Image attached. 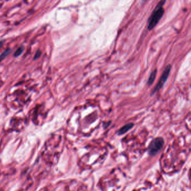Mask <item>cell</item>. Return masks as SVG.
<instances>
[{
	"instance_id": "1",
	"label": "cell",
	"mask_w": 191,
	"mask_h": 191,
	"mask_svg": "<svg viewBox=\"0 0 191 191\" xmlns=\"http://www.w3.org/2000/svg\"><path fill=\"white\" fill-rule=\"evenodd\" d=\"M165 0H161L156 8H155L148 20V28L149 30H151L156 26L163 17L164 14V9L163 8Z\"/></svg>"
},
{
	"instance_id": "7",
	"label": "cell",
	"mask_w": 191,
	"mask_h": 191,
	"mask_svg": "<svg viewBox=\"0 0 191 191\" xmlns=\"http://www.w3.org/2000/svg\"><path fill=\"white\" fill-rule=\"evenodd\" d=\"M23 51V47H20L19 49H17V51H16L15 53L14 54V56L16 57L19 56L21 54Z\"/></svg>"
},
{
	"instance_id": "5",
	"label": "cell",
	"mask_w": 191,
	"mask_h": 191,
	"mask_svg": "<svg viewBox=\"0 0 191 191\" xmlns=\"http://www.w3.org/2000/svg\"><path fill=\"white\" fill-rule=\"evenodd\" d=\"M157 72H158L157 69H155V70H153L152 72L151 73V74L150 75L149 77H148V82H147V85H148V86H151L152 84L154 83V81H155V78H156V74H157Z\"/></svg>"
},
{
	"instance_id": "8",
	"label": "cell",
	"mask_w": 191,
	"mask_h": 191,
	"mask_svg": "<svg viewBox=\"0 0 191 191\" xmlns=\"http://www.w3.org/2000/svg\"><path fill=\"white\" fill-rule=\"evenodd\" d=\"M41 54V53H40V51H37V53H36V54L35 55V57H34V59L37 58H38L39 57H40V55Z\"/></svg>"
},
{
	"instance_id": "3",
	"label": "cell",
	"mask_w": 191,
	"mask_h": 191,
	"mask_svg": "<svg viewBox=\"0 0 191 191\" xmlns=\"http://www.w3.org/2000/svg\"><path fill=\"white\" fill-rule=\"evenodd\" d=\"M171 69H172V66L170 64H168V66L165 67V69L162 73V75H161V77L159 82L157 83L155 87L152 90L151 95H153L154 94H155L156 92H158V91H159L163 88L165 83L168 79V77L171 71Z\"/></svg>"
},
{
	"instance_id": "2",
	"label": "cell",
	"mask_w": 191,
	"mask_h": 191,
	"mask_svg": "<svg viewBox=\"0 0 191 191\" xmlns=\"http://www.w3.org/2000/svg\"><path fill=\"white\" fill-rule=\"evenodd\" d=\"M164 144V140L161 137H157L154 139L148 145V152L150 156H156Z\"/></svg>"
},
{
	"instance_id": "4",
	"label": "cell",
	"mask_w": 191,
	"mask_h": 191,
	"mask_svg": "<svg viewBox=\"0 0 191 191\" xmlns=\"http://www.w3.org/2000/svg\"><path fill=\"white\" fill-rule=\"evenodd\" d=\"M133 126H134V124L133 123H129L126 125H124L121 128V129L118 130L117 134L118 135H122L126 133H127L131 129H132Z\"/></svg>"
},
{
	"instance_id": "9",
	"label": "cell",
	"mask_w": 191,
	"mask_h": 191,
	"mask_svg": "<svg viewBox=\"0 0 191 191\" xmlns=\"http://www.w3.org/2000/svg\"><path fill=\"white\" fill-rule=\"evenodd\" d=\"M2 45H3V42H0V48H1V47H2Z\"/></svg>"
},
{
	"instance_id": "6",
	"label": "cell",
	"mask_w": 191,
	"mask_h": 191,
	"mask_svg": "<svg viewBox=\"0 0 191 191\" xmlns=\"http://www.w3.org/2000/svg\"><path fill=\"white\" fill-rule=\"evenodd\" d=\"M11 52V50L10 49H8L7 50L4 51V53H2L0 55V62L4 60V59Z\"/></svg>"
}]
</instances>
